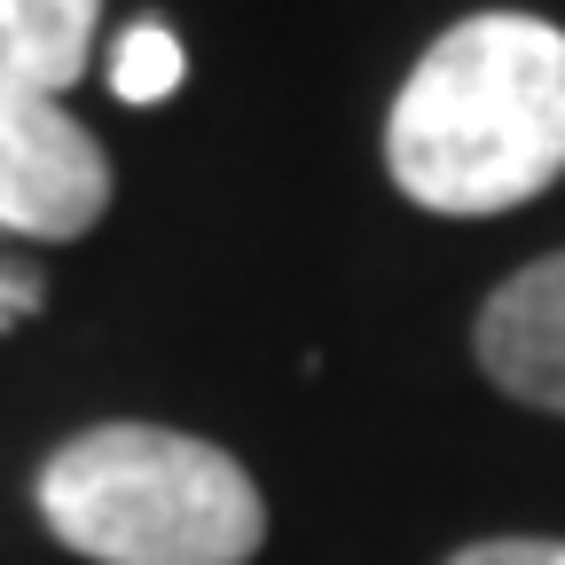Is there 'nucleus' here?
<instances>
[{
  "label": "nucleus",
  "instance_id": "f257e3e1",
  "mask_svg": "<svg viewBox=\"0 0 565 565\" xmlns=\"http://www.w3.org/2000/svg\"><path fill=\"white\" fill-rule=\"evenodd\" d=\"M385 166L408 204L448 221L542 196L565 173V32L519 9L440 32L393 95Z\"/></svg>",
  "mask_w": 565,
  "mask_h": 565
},
{
  "label": "nucleus",
  "instance_id": "f03ea898",
  "mask_svg": "<svg viewBox=\"0 0 565 565\" xmlns=\"http://www.w3.org/2000/svg\"><path fill=\"white\" fill-rule=\"evenodd\" d=\"M40 519L95 565H252L267 503L252 471L173 424H95L40 463Z\"/></svg>",
  "mask_w": 565,
  "mask_h": 565
},
{
  "label": "nucleus",
  "instance_id": "7ed1b4c3",
  "mask_svg": "<svg viewBox=\"0 0 565 565\" xmlns=\"http://www.w3.org/2000/svg\"><path fill=\"white\" fill-rule=\"evenodd\" d=\"M110 212V158L55 95L0 79V228L79 244Z\"/></svg>",
  "mask_w": 565,
  "mask_h": 565
},
{
  "label": "nucleus",
  "instance_id": "20e7f679",
  "mask_svg": "<svg viewBox=\"0 0 565 565\" xmlns=\"http://www.w3.org/2000/svg\"><path fill=\"white\" fill-rule=\"evenodd\" d=\"M471 353L511 401L565 416V252L494 282V299L479 307V330H471Z\"/></svg>",
  "mask_w": 565,
  "mask_h": 565
},
{
  "label": "nucleus",
  "instance_id": "39448f33",
  "mask_svg": "<svg viewBox=\"0 0 565 565\" xmlns=\"http://www.w3.org/2000/svg\"><path fill=\"white\" fill-rule=\"evenodd\" d=\"M103 0H0V79L32 95H71L95 55Z\"/></svg>",
  "mask_w": 565,
  "mask_h": 565
},
{
  "label": "nucleus",
  "instance_id": "423d86ee",
  "mask_svg": "<svg viewBox=\"0 0 565 565\" xmlns=\"http://www.w3.org/2000/svg\"><path fill=\"white\" fill-rule=\"evenodd\" d=\"M181 79H189V55H181V40H173L158 17H141L134 32H118V55H110V87H118L126 103H166Z\"/></svg>",
  "mask_w": 565,
  "mask_h": 565
},
{
  "label": "nucleus",
  "instance_id": "0eeeda50",
  "mask_svg": "<svg viewBox=\"0 0 565 565\" xmlns=\"http://www.w3.org/2000/svg\"><path fill=\"white\" fill-rule=\"evenodd\" d=\"M448 565H565V542H534V534H494V542H471V550H456Z\"/></svg>",
  "mask_w": 565,
  "mask_h": 565
},
{
  "label": "nucleus",
  "instance_id": "6e6552de",
  "mask_svg": "<svg viewBox=\"0 0 565 565\" xmlns=\"http://www.w3.org/2000/svg\"><path fill=\"white\" fill-rule=\"evenodd\" d=\"M40 307V282L24 275V267H0V330H9V322H24Z\"/></svg>",
  "mask_w": 565,
  "mask_h": 565
}]
</instances>
